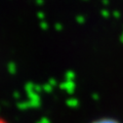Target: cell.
<instances>
[{"label":"cell","mask_w":123,"mask_h":123,"mask_svg":"<svg viewBox=\"0 0 123 123\" xmlns=\"http://www.w3.org/2000/svg\"><path fill=\"white\" fill-rule=\"evenodd\" d=\"M0 123H8L2 116H0Z\"/></svg>","instance_id":"cell-1"}]
</instances>
